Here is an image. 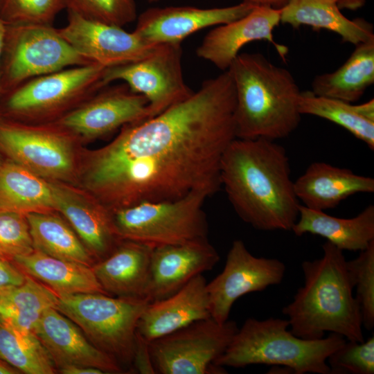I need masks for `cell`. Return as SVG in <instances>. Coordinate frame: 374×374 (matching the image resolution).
<instances>
[{
  "label": "cell",
  "mask_w": 374,
  "mask_h": 374,
  "mask_svg": "<svg viewBox=\"0 0 374 374\" xmlns=\"http://www.w3.org/2000/svg\"><path fill=\"white\" fill-rule=\"evenodd\" d=\"M59 123L0 122V148L12 161L43 177L64 179L73 168L71 135Z\"/></svg>",
  "instance_id": "cell-12"
},
{
  "label": "cell",
  "mask_w": 374,
  "mask_h": 374,
  "mask_svg": "<svg viewBox=\"0 0 374 374\" xmlns=\"http://www.w3.org/2000/svg\"><path fill=\"white\" fill-rule=\"evenodd\" d=\"M301 115H312L331 121L351 133L374 150V100L353 105L341 100L301 91L299 98Z\"/></svg>",
  "instance_id": "cell-29"
},
{
  "label": "cell",
  "mask_w": 374,
  "mask_h": 374,
  "mask_svg": "<svg viewBox=\"0 0 374 374\" xmlns=\"http://www.w3.org/2000/svg\"><path fill=\"white\" fill-rule=\"evenodd\" d=\"M53 209L50 183L12 161L0 164V212L26 215Z\"/></svg>",
  "instance_id": "cell-28"
},
{
  "label": "cell",
  "mask_w": 374,
  "mask_h": 374,
  "mask_svg": "<svg viewBox=\"0 0 374 374\" xmlns=\"http://www.w3.org/2000/svg\"><path fill=\"white\" fill-rule=\"evenodd\" d=\"M206 280L197 275L170 296L149 302L137 324V334L148 342L211 318Z\"/></svg>",
  "instance_id": "cell-20"
},
{
  "label": "cell",
  "mask_w": 374,
  "mask_h": 374,
  "mask_svg": "<svg viewBox=\"0 0 374 374\" xmlns=\"http://www.w3.org/2000/svg\"><path fill=\"white\" fill-rule=\"evenodd\" d=\"M208 197L204 191H194L175 200L144 202L112 211L115 232L121 240L153 248L208 238L203 206Z\"/></svg>",
  "instance_id": "cell-7"
},
{
  "label": "cell",
  "mask_w": 374,
  "mask_h": 374,
  "mask_svg": "<svg viewBox=\"0 0 374 374\" xmlns=\"http://www.w3.org/2000/svg\"><path fill=\"white\" fill-rule=\"evenodd\" d=\"M280 19L293 28L308 26L316 30L326 29L355 46L374 37L371 24L362 18L349 19L335 0H288L280 9Z\"/></svg>",
  "instance_id": "cell-25"
},
{
  "label": "cell",
  "mask_w": 374,
  "mask_h": 374,
  "mask_svg": "<svg viewBox=\"0 0 374 374\" xmlns=\"http://www.w3.org/2000/svg\"><path fill=\"white\" fill-rule=\"evenodd\" d=\"M34 251L26 215L0 212V256L12 260Z\"/></svg>",
  "instance_id": "cell-37"
},
{
  "label": "cell",
  "mask_w": 374,
  "mask_h": 374,
  "mask_svg": "<svg viewBox=\"0 0 374 374\" xmlns=\"http://www.w3.org/2000/svg\"><path fill=\"white\" fill-rule=\"evenodd\" d=\"M90 63L52 25L6 24L1 66L2 93L34 78Z\"/></svg>",
  "instance_id": "cell-9"
},
{
  "label": "cell",
  "mask_w": 374,
  "mask_h": 374,
  "mask_svg": "<svg viewBox=\"0 0 374 374\" xmlns=\"http://www.w3.org/2000/svg\"><path fill=\"white\" fill-rule=\"evenodd\" d=\"M68 12L61 36L81 56L106 68L141 60L159 44H150L123 27L84 18Z\"/></svg>",
  "instance_id": "cell-15"
},
{
  "label": "cell",
  "mask_w": 374,
  "mask_h": 374,
  "mask_svg": "<svg viewBox=\"0 0 374 374\" xmlns=\"http://www.w3.org/2000/svg\"><path fill=\"white\" fill-rule=\"evenodd\" d=\"M335 1L340 10H357L362 8L366 3V0H335Z\"/></svg>",
  "instance_id": "cell-42"
},
{
  "label": "cell",
  "mask_w": 374,
  "mask_h": 374,
  "mask_svg": "<svg viewBox=\"0 0 374 374\" xmlns=\"http://www.w3.org/2000/svg\"><path fill=\"white\" fill-rule=\"evenodd\" d=\"M67 11L123 27L137 18L134 0H66Z\"/></svg>",
  "instance_id": "cell-35"
},
{
  "label": "cell",
  "mask_w": 374,
  "mask_h": 374,
  "mask_svg": "<svg viewBox=\"0 0 374 374\" xmlns=\"http://www.w3.org/2000/svg\"><path fill=\"white\" fill-rule=\"evenodd\" d=\"M57 295L27 276L24 283L0 293V320L23 332H33L43 313L55 308Z\"/></svg>",
  "instance_id": "cell-30"
},
{
  "label": "cell",
  "mask_w": 374,
  "mask_h": 374,
  "mask_svg": "<svg viewBox=\"0 0 374 374\" xmlns=\"http://www.w3.org/2000/svg\"><path fill=\"white\" fill-rule=\"evenodd\" d=\"M148 1H150V2H154V1H157L158 0H148Z\"/></svg>",
  "instance_id": "cell-45"
},
{
  "label": "cell",
  "mask_w": 374,
  "mask_h": 374,
  "mask_svg": "<svg viewBox=\"0 0 374 374\" xmlns=\"http://www.w3.org/2000/svg\"><path fill=\"white\" fill-rule=\"evenodd\" d=\"M153 247L122 240L107 257L92 266L107 294L120 297L145 299Z\"/></svg>",
  "instance_id": "cell-23"
},
{
  "label": "cell",
  "mask_w": 374,
  "mask_h": 374,
  "mask_svg": "<svg viewBox=\"0 0 374 374\" xmlns=\"http://www.w3.org/2000/svg\"><path fill=\"white\" fill-rule=\"evenodd\" d=\"M0 359L26 374H53L55 364L34 332L18 331L0 320Z\"/></svg>",
  "instance_id": "cell-32"
},
{
  "label": "cell",
  "mask_w": 374,
  "mask_h": 374,
  "mask_svg": "<svg viewBox=\"0 0 374 374\" xmlns=\"http://www.w3.org/2000/svg\"><path fill=\"white\" fill-rule=\"evenodd\" d=\"M285 265L278 259L256 257L241 240L229 250L222 272L206 283L211 318L226 322L234 303L242 296L280 284Z\"/></svg>",
  "instance_id": "cell-13"
},
{
  "label": "cell",
  "mask_w": 374,
  "mask_h": 374,
  "mask_svg": "<svg viewBox=\"0 0 374 374\" xmlns=\"http://www.w3.org/2000/svg\"><path fill=\"white\" fill-rule=\"evenodd\" d=\"M26 275L0 256V293L24 283Z\"/></svg>",
  "instance_id": "cell-38"
},
{
  "label": "cell",
  "mask_w": 374,
  "mask_h": 374,
  "mask_svg": "<svg viewBox=\"0 0 374 374\" xmlns=\"http://www.w3.org/2000/svg\"><path fill=\"white\" fill-rule=\"evenodd\" d=\"M181 44H159L146 57L105 69L106 85L125 82L148 102L150 118L188 98L193 93L186 84L182 70Z\"/></svg>",
  "instance_id": "cell-11"
},
{
  "label": "cell",
  "mask_w": 374,
  "mask_h": 374,
  "mask_svg": "<svg viewBox=\"0 0 374 374\" xmlns=\"http://www.w3.org/2000/svg\"><path fill=\"white\" fill-rule=\"evenodd\" d=\"M33 332L59 368L78 365L97 368L106 373H120L122 367L98 349L81 329L56 308L46 310Z\"/></svg>",
  "instance_id": "cell-19"
},
{
  "label": "cell",
  "mask_w": 374,
  "mask_h": 374,
  "mask_svg": "<svg viewBox=\"0 0 374 374\" xmlns=\"http://www.w3.org/2000/svg\"><path fill=\"white\" fill-rule=\"evenodd\" d=\"M295 194L301 204L325 211L337 206L357 193L374 192V179L351 170L317 161L312 163L294 181Z\"/></svg>",
  "instance_id": "cell-22"
},
{
  "label": "cell",
  "mask_w": 374,
  "mask_h": 374,
  "mask_svg": "<svg viewBox=\"0 0 374 374\" xmlns=\"http://www.w3.org/2000/svg\"><path fill=\"white\" fill-rule=\"evenodd\" d=\"M291 231L297 236L319 235L343 251H362L374 242V206L368 205L353 217L340 218L300 204Z\"/></svg>",
  "instance_id": "cell-24"
},
{
  "label": "cell",
  "mask_w": 374,
  "mask_h": 374,
  "mask_svg": "<svg viewBox=\"0 0 374 374\" xmlns=\"http://www.w3.org/2000/svg\"><path fill=\"white\" fill-rule=\"evenodd\" d=\"M133 363L136 370L141 373H155L150 355L148 342L138 334H136Z\"/></svg>",
  "instance_id": "cell-39"
},
{
  "label": "cell",
  "mask_w": 374,
  "mask_h": 374,
  "mask_svg": "<svg viewBox=\"0 0 374 374\" xmlns=\"http://www.w3.org/2000/svg\"><path fill=\"white\" fill-rule=\"evenodd\" d=\"M66 8V0H0V17L6 24L52 25Z\"/></svg>",
  "instance_id": "cell-34"
},
{
  "label": "cell",
  "mask_w": 374,
  "mask_h": 374,
  "mask_svg": "<svg viewBox=\"0 0 374 374\" xmlns=\"http://www.w3.org/2000/svg\"><path fill=\"white\" fill-rule=\"evenodd\" d=\"M1 163H2V162H1V159H0V164H1Z\"/></svg>",
  "instance_id": "cell-46"
},
{
  "label": "cell",
  "mask_w": 374,
  "mask_h": 374,
  "mask_svg": "<svg viewBox=\"0 0 374 374\" xmlns=\"http://www.w3.org/2000/svg\"><path fill=\"white\" fill-rule=\"evenodd\" d=\"M374 83V37L355 46L347 60L331 73L317 75L312 91L317 95L353 103Z\"/></svg>",
  "instance_id": "cell-27"
},
{
  "label": "cell",
  "mask_w": 374,
  "mask_h": 374,
  "mask_svg": "<svg viewBox=\"0 0 374 374\" xmlns=\"http://www.w3.org/2000/svg\"><path fill=\"white\" fill-rule=\"evenodd\" d=\"M55 308L73 321L98 349L121 364L133 363L139 320L149 303L103 293L57 296Z\"/></svg>",
  "instance_id": "cell-6"
},
{
  "label": "cell",
  "mask_w": 374,
  "mask_h": 374,
  "mask_svg": "<svg viewBox=\"0 0 374 374\" xmlns=\"http://www.w3.org/2000/svg\"><path fill=\"white\" fill-rule=\"evenodd\" d=\"M238 329L233 321L219 323L211 317L148 342L155 373H222L223 367L213 364Z\"/></svg>",
  "instance_id": "cell-10"
},
{
  "label": "cell",
  "mask_w": 374,
  "mask_h": 374,
  "mask_svg": "<svg viewBox=\"0 0 374 374\" xmlns=\"http://www.w3.org/2000/svg\"><path fill=\"white\" fill-rule=\"evenodd\" d=\"M6 31V24L0 17V96L2 93V89L1 86V66L3 55V51L5 42V36Z\"/></svg>",
  "instance_id": "cell-43"
},
{
  "label": "cell",
  "mask_w": 374,
  "mask_h": 374,
  "mask_svg": "<svg viewBox=\"0 0 374 374\" xmlns=\"http://www.w3.org/2000/svg\"><path fill=\"white\" fill-rule=\"evenodd\" d=\"M219 260L208 238L154 247L145 299L152 302L170 296L194 277L211 270Z\"/></svg>",
  "instance_id": "cell-17"
},
{
  "label": "cell",
  "mask_w": 374,
  "mask_h": 374,
  "mask_svg": "<svg viewBox=\"0 0 374 374\" xmlns=\"http://www.w3.org/2000/svg\"><path fill=\"white\" fill-rule=\"evenodd\" d=\"M346 268L355 288L363 326L371 330L374 327V242L357 258L346 260Z\"/></svg>",
  "instance_id": "cell-33"
},
{
  "label": "cell",
  "mask_w": 374,
  "mask_h": 374,
  "mask_svg": "<svg viewBox=\"0 0 374 374\" xmlns=\"http://www.w3.org/2000/svg\"><path fill=\"white\" fill-rule=\"evenodd\" d=\"M17 370L8 364L3 361H0V374H15L18 373Z\"/></svg>",
  "instance_id": "cell-44"
},
{
  "label": "cell",
  "mask_w": 374,
  "mask_h": 374,
  "mask_svg": "<svg viewBox=\"0 0 374 374\" xmlns=\"http://www.w3.org/2000/svg\"><path fill=\"white\" fill-rule=\"evenodd\" d=\"M235 92L228 70L185 100L125 125L91 155L88 188L111 211L144 202L209 196L221 188L220 163L236 138Z\"/></svg>",
  "instance_id": "cell-1"
},
{
  "label": "cell",
  "mask_w": 374,
  "mask_h": 374,
  "mask_svg": "<svg viewBox=\"0 0 374 374\" xmlns=\"http://www.w3.org/2000/svg\"><path fill=\"white\" fill-rule=\"evenodd\" d=\"M280 9L255 6L245 16L217 26L208 32L197 48V55L226 71L247 44L265 40L272 44L283 57L287 48L274 39L273 31L280 23Z\"/></svg>",
  "instance_id": "cell-18"
},
{
  "label": "cell",
  "mask_w": 374,
  "mask_h": 374,
  "mask_svg": "<svg viewBox=\"0 0 374 374\" xmlns=\"http://www.w3.org/2000/svg\"><path fill=\"white\" fill-rule=\"evenodd\" d=\"M288 328L287 319L249 318L213 364L234 368L265 364L283 366L296 374H330L327 359L346 339L330 333L319 339H305Z\"/></svg>",
  "instance_id": "cell-5"
},
{
  "label": "cell",
  "mask_w": 374,
  "mask_h": 374,
  "mask_svg": "<svg viewBox=\"0 0 374 374\" xmlns=\"http://www.w3.org/2000/svg\"><path fill=\"white\" fill-rule=\"evenodd\" d=\"M244 2L254 6H267L274 9H281L287 3L288 0H242Z\"/></svg>",
  "instance_id": "cell-41"
},
{
  "label": "cell",
  "mask_w": 374,
  "mask_h": 374,
  "mask_svg": "<svg viewBox=\"0 0 374 374\" xmlns=\"http://www.w3.org/2000/svg\"><path fill=\"white\" fill-rule=\"evenodd\" d=\"M35 250L50 256L92 267L95 258L78 235L49 212L26 214Z\"/></svg>",
  "instance_id": "cell-31"
},
{
  "label": "cell",
  "mask_w": 374,
  "mask_h": 374,
  "mask_svg": "<svg viewBox=\"0 0 374 374\" xmlns=\"http://www.w3.org/2000/svg\"><path fill=\"white\" fill-rule=\"evenodd\" d=\"M150 118L147 99L126 84L107 85L56 123L89 139Z\"/></svg>",
  "instance_id": "cell-14"
},
{
  "label": "cell",
  "mask_w": 374,
  "mask_h": 374,
  "mask_svg": "<svg viewBox=\"0 0 374 374\" xmlns=\"http://www.w3.org/2000/svg\"><path fill=\"white\" fill-rule=\"evenodd\" d=\"M105 69L92 62L34 78L10 91L6 109L23 118L57 121L107 86Z\"/></svg>",
  "instance_id": "cell-8"
},
{
  "label": "cell",
  "mask_w": 374,
  "mask_h": 374,
  "mask_svg": "<svg viewBox=\"0 0 374 374\" xmlns=\"http://www.w3.org/2000/svg\"><path fill=\"white\" fill-rule=\"evenodd\" d=\"M55 209L61 212L95 258L111 254L121 242L116 235L112 211L105 205L87 201L61 184L50 183Z\"/></svg>",
  "instance_id": "cell-21"
},
{
  "label": "cell",
  "mask_w": 374,
  "mask_h": 374,
  "mask_svg": "<svg viewBox=\"0 0 374 374\" xmlns=\"http://www.w3.org/2000/svg\"><path fill=\"white\" fill-rule=\"evenodd\" d=\"M323 256L301 264L303 285L283 308L290 331L310 340L330 332L346 339L364 341L360 306L346 268L344 251L326 241Z\"/></svg>",
  "instance_id": "cell-3"
},
{
  "label": "cell",
  "mask_w": 374,
  "mask_h": 374,
  "mask_svg": "<svg viewBox=\"0 0 374 374\" xmlns=\"http://www.w3.org/2000/svg\"><path fill=\"white\" fill-rule=\"evenodd\" d=\"M227 70L235 92L236 138L276 141L298 127L301 91L287 69L261 53H244L236 56Z\"/></svg>",
  "instance_id": "cell-4"
},
{
  "label": "cell",
  "mask_w": 374,
  "mask_h": 374,
  "mask_svg": "<svg viewBox=\"0 0 374 374\" xmlns=\"http://www.w3.org/2000/svg\"><path fill=\"white\" fill-rule=\"evenodd\" d=\"M220 182L237 215L260 231H291L299 202L290 160L276 141L235 138L220 163Z\"/></svg>",
  "instance_id": "cell-2"
},
{
  "label": "cell",
  "mask_w": 374,
  "mask_h": 374,
  "mask_svg": "<svg viewBox=\"0 0 374 374\" xmlns=\"http://www.w3.org/2000/svg\"><path fill=\"white\" fill-rule=\"evenodd\" d=\"M63 374H103L105 373L102 370L84 366L69 365L60 368Z\"/></svg>",
  "instance_id": "cell-40"
},
{
  "label": "cell",
  "mask_w": 374,
  "mask_h": 374,
  "mask_svg": "<svg viewBox=\"0 0 374 374\" xmlns=\"http://www.w3.org/2000/svg\"><path fill=\"white\" fill-rule=\"evenodd\" d=\"M330 374H373L374 337L362 342L345 341L327 359Z\"/></svg>",
  "instance_id": "cell-36"
},
{
  "label": "cell",
  "mask_w": 374,
  "mask_h": 374,
  "mask_svg": "<svg viewBox=\"0 0 374 374\" xmlns=\"http://www.w3.org/2000/svg\"><path fill=\"white\" fill-rule=\"evenodd\" d=\"M254 7L251 3L242 1L222 8L188 6L150 8L137 16L133 32L150 44H181L191 34L237 20Z\"/></svg>",
  "instance_id": "cell-16"
},
{
  "label": "cell",
  "mask_w": 374,
  "mask_h": 374,
  "mask_svg": "<svg viewBox=\"0 0 374 374\" xmlns=\"http://www.w3.org/2000/svg\"><path fill=\"white\" fill-rule=\"evenodd\" d=\"M12 260L26 275L42 282L57 296L80 293L107 294L91 266L56 258L36 250L17 256Z\"/></svg>",
  "instance_id": "cell-26"
}]
</instances>
